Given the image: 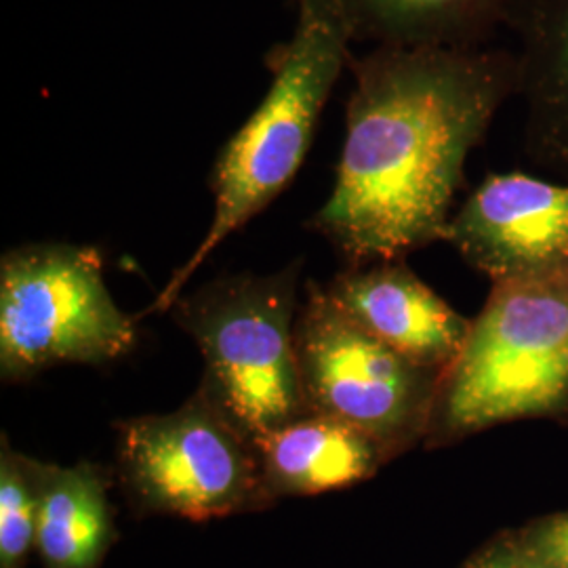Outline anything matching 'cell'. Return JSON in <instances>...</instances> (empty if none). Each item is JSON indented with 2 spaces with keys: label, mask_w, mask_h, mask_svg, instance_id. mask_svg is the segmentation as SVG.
<instances>
[{
  "label": "cell",
  "mask_w": 568,
  "mask_h": 568,
  "mask_svg": "<svg viewBox=\"0 0 568 568\" xmlns=\"http://www.w3.org/2000/svg\"><path fill=\"white\" fill-rule=\"evenodd\" d=\"M568 408V265L493 283L440 379L427 447Z\"/></svg>",
  "instance_id": "obj_3"
},
{
  "label": "cell",
  "mask_w": 568,
  "mask_h": 568,
  "mask_svg": "<svg viewBox=\"0 0 568 568\" xmlns=\"http://www.w3.org/2000/svg\"><path fill=\"white\" fill-rule=\"evenodd\" d=\"M349 65L335 185L307 225L358 267L445 241L467 156L516 98L518 60L506 49L377 47Z\"/></svg>",
  "instance_id": "obj_1"
},
{
  "label": "cell",
  "mask_w": 568,
  "mask_h": 568,
  "mask_svg": "<svg viewBox=\"0 0 568 568\" xmlns=\"http://www.w3.org/2000/svg\"><path fill=\"white\" fill-rule=\"evenodd\" d=\"M323 286L354 325L417 365L445 373L466 345L471 321L436 295L405 260L347 267Z\"/></svg>",
  "instance_id": "obj_9"
},
{
  "label": "cell",
  "mask_w": 568,
  "mask_h": 568,
  "mask_svg": "<svg viewBox=\"0 0 568 568\" xmlns=\"http://www.w3.org/2000/svg\"><path fill=\"white\" fill-rule=\"evenodd\" d=\"M116 474L135 516L220 520L270 508L257 448L199 387L163 415L121 422Z\"/></svg>",
  "instance_id": "obj_6"
},
{
  "label": "cell",
  "mask_w": 568,
  "mask_h": 568,
  "mask_svg": "<svg viewBox=\"0 0 568 568\" xmlns=\"http://www.w3.org/2000/svg\"><path fill=\"white\" fill-rule=\"evenodd\" d=\"M295 342L307 413L356 427L389 459L426 440L445 373L408 361L354 325L318 283L305 286Z\"/></svg>",
  "instance_id": "obj_7"
},
{
  "label": "cell",
  "mask_w": 568,
  "mask_h": 568,
  "mask_svg": "<svg viewBox=\"0 0 568 568\" xmlns=\"http://www.w3.org/2000/svg\"><path fill=\"white\" fill-rule=\"evenodd\" d=\"M464 568H556L527 539H499L476 556Z\"/></svg>",
  "instance_id": "obj_15"
},
{
  "label": "cell",
  "mask_w": 568,
  "mask_h": 568,
  "mask_svg": "<svg viewBox=\"0 0 568 568\" xmlns=\"http://www.w3.org/2000/svg\"><path fill=\"white\" fill-rule=\"evenodd\" d=\"M506 28L520 42L525 154L568 183V0H511Z\"/></svg>",
  "instance_id": "obj_10"
},
{
  "label": "cell",
  "mask_w": 568,
  "mask_h": 568,
  "mask_svg": "<svg viewBox=\"0 0 568 568\" xmlns=\"http://www.w3.org/2000/svg\"><path fill=\"white\" fill-rule=\"evenodd\" d=\"M352 41L396 49H485L511 0H335Z\"/></svg>",
  "instance_id": "obj_13"
},
{
  "label": "cell",
  "mask_w": 568,
  "mask_h": 568,
  "mask_svg": "<svg viewBox=\"0 0 568 568\" xmlns=\"http://www.w3.org/2000/svg\"><path fill=\"white\" fill-rule=\"evenodd\" d=\"M525 539L554 567L568 568V511L530 528Z\"/></svg>",
  "instance_id": "obj_16"
},
{
  "label": "cell",
  "mask_w": 568,
  "mask_h": 568,
  "mask_svg": "<svg viewBox=\"0 0 568 568\" xmlns=\"http://www.w3.org/2000/svg\"><path fill=\"white\" fill-rule=\"evenodd\" d=\"M300 274L302 260L264 276H222L169 307L203 354L201 389L253 445L307 415L295 342Z\"/></svg>",
  "instance_id": "obj_4"
},
{
  "label": "cell",
  "mask_w": 568,
  "mask_h": 568,
  "mask_svg": "<svg viewBox=\"0 0 568 568\" xmlns=\"http://www.w3.org/2000/svg\"><path fill=\"white\" fill-rule=\"evenodd\" d=\"M445 241L493 283L568 265V183L490 173L450 217Z\"/></svg>",
  "instance_id": "obj_8"
},
{
  "label": "cell",
  "mask_w": 568,
  "mask_h": 568,
  "mask_svg": "<svg viewBox=\"0 0 568 568\" xmlns=\"http://www.w3.org/2000/svg\"><path fill=\"white\" fill-rule=\"evenodd\" d=\"M255 448L274 501L356 487L389 462L373 438L316 413L274 429Z\"/></svg>",
  "instance_id": "obj_11"
},
{
  "label": "cell",
  "mask_w": 568,
  "mask_h": 568,
  "mask_svg": "<svg viewBox=\"0 0 568 568\" xmlns=\"http://www.w3.org/2000/svg\"><path fill=\"white\" fill-rule=\"evenodd\" d=\"M39 495L37 556L42 568H102L116 541L110 476L91 462L47 464L32 457Z\"/></svg>",
  "instance_id": "obj_12"
},
{
  "label": "cell",
  "mask_w": 568,
  "mask_h": 568,
  "mask_svg": "<svg viewBox=\"0 0 568 568\" xmlns=\"http://www.w3.org/2000/svg\"><path fill=\"white\" fill-rule=\"evenodd\" d=\"M135 345V323L103 281L98 248L21 244L0 260V377L23 384L58 365H108Z\"/></svg>",
  "instance_id": "obj_5"
},
{
  "label": "cell",
  "mask_w": 568,
  "mask_h": 568,
  "mask_svg": "<svg viewBox=\"0 0 568 568\" xmlns=\"http://www.w3.org/2000/svg\"><path fill=\"white\" fill-rule=\"evenodd\" d=\"M39 495L32 457L0 440V568H26L37 551Z\"/></svg>",
  "instance_id": "obj_14"
},
{
  "label": "cell",
  "mask_w": 568,
  "mask_h": 568,
  "mask_svg": "<svg viewBox=\"0 0 568 568\" xmlns=\"http://www.w3.org/2000/svg\"><path fill=\"white\" fill-rule=\"evenodd\" d=\"M352 34L335 0H297L288 41L267 58L264 100L225 142L209 175L213 220L194 253L161 288L145 314L166 312L209 255L274 203L300 173L326 102L349 65Z\"/></svg>",
  "instance_id": "obj_2"
}]
</instances>
